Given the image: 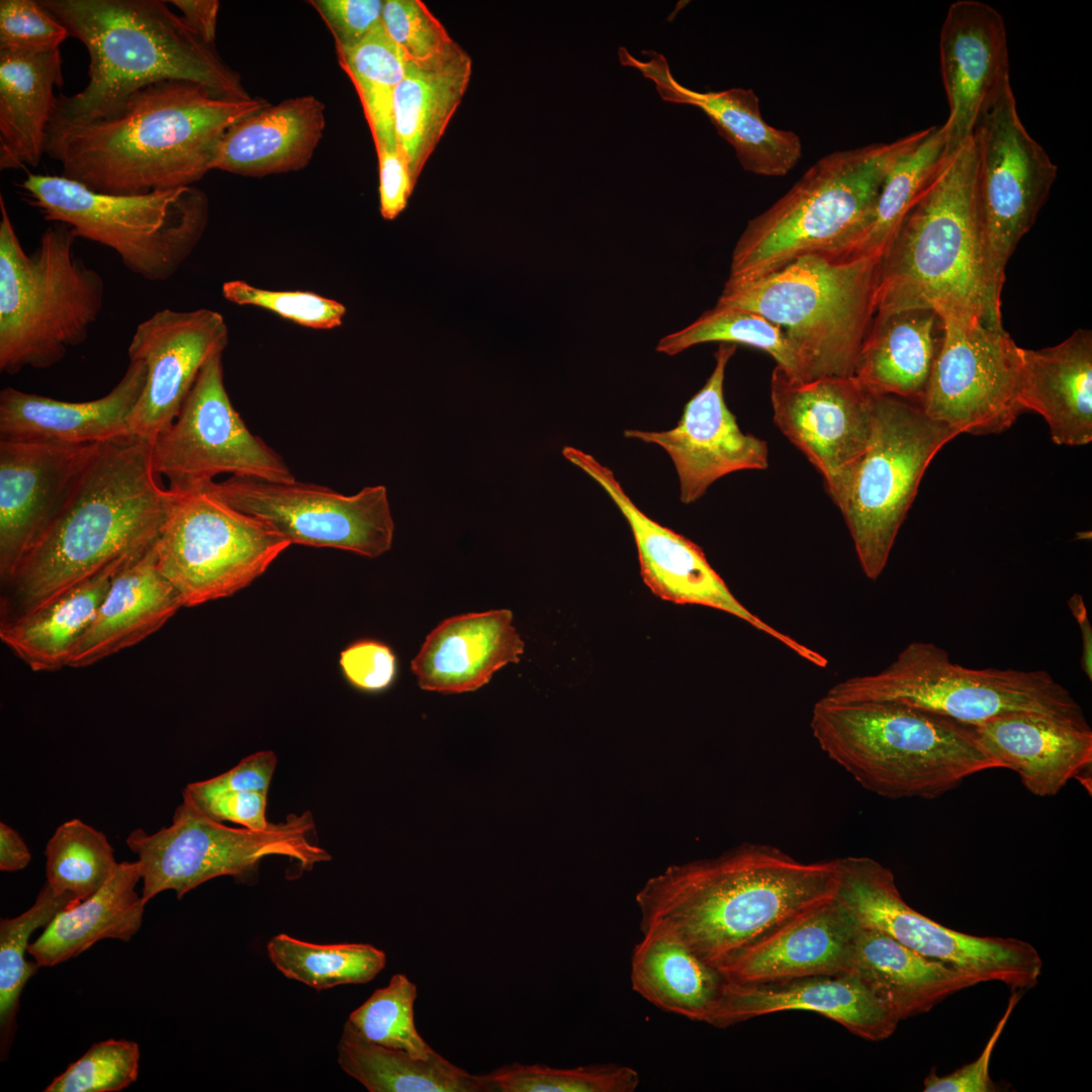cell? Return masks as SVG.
<instances>
[{
    "mask_svg": "<svg viewBox=\"0 0 1092 1092\" xmlns=\"http://www.w3.org/2000/svg\"><path fill=\"white\" fill-rule=\"evenodd\" d=\"M836 899L856 925L944 963L978 984L999 982L1014 991L1034 987L1042 961L1029 942L960 932L919 913L903 899L890 869L869 856L839 858Z\"/></svg>",
    "mask_w": 1092,
    "mask_h": 1092,
    "instance_id": "5bb4252c",
    "label": "cell"
},
{
    "mask_svg": "<svg viewBox=\"0 0 1092 1092\" xmlns=\"http://www.w3.org/2000/svg\"><path fill=\"white\" fill-rule=\"evenodd\" d=\"M193 802L220 822L231 821L254 830L265 829L271 823L266 818L267 793L224 791Z\"/></svg>",
    "mask_w": 1092,
    "mask_h": 1092,
    "instance_id": "94428289",
    "label": "cell"
},
{
    "mask_svg": "<svg viewBox=\"0 0 1092 1092\" xmlns=\"http://www.w3.org/2000/svg\"><path fill=\"white\" fill-rule=\"evenodd\" d=\"M854 930V921L835 897L790 919L718 970L736 984L848 974Z\"/></svg>",
    "mask_w": 1092,
    "mask_h": 1092,
    "instance_id": "83f0119b",
    "label": "cell"
},
{
    "mask_svg": "<svg viewBox=\"0 0 1092 1092\" xmlns=\"http://www.w3.org/2000/svg\"><path fill=\"white\" fill-rule=\"evenodd\" d=\"M176 497L153 468L149 441L129 436L100 443L4 584L2 620L143 556Z\"/></svg>",
    "mask_w": 1092,
    "mask_h": 1092,
    "instance_id": "7a4b0ae2",
    "label": "cell"
},
{
    "mask_svg": "<svg viewBox=\"0 0 1092 1092\" xmlns=\"http://www.w3.org/2000/svg\"><path fill=\"white\" fill-rule=\"evenodd\" d=\"M471 73L472 61L463 49L427 65L406 62L394 92L393 125L415 185L459 107Z\"/></svg>",
    "mask_w": 1092,
    "mask_h": 1092,
    "instance_id": "74e56055",
    "label": "cell"
},
{
    "mask_svg": "<svg viewBox=\"0 0 1092 1092\" xmlns=\"http://www.w3.org/2000/svg\"><path fill=\"white\" fill-rule=\"evenodd\" d=\"M379 171L380 213L386 220L396 218L406 207L415 184L407 164L396 149L376 150Z\"/></svg>",
    "mask_w": 1092,
    "mask_h": 1092,
    "instance_id": "6125c7cd",
    "label": "cell"
},
{
    "mask_svg": "<svg viewBox=\"0 0 1092 1092\" xmlns=\"http://www.w3.org/2000/svg\"><path fill=\"white\" fill-rule=\"evenodd\" d=\"M563 457L580 468L609 495L624 516L637 548L640 573L650 590L675 604L701 605L728 613L778 640L808 662L826 667L827 658L770 626L731 593L694 542L645 515L626 493L614 472L593 455L564 446Z\"/></svg>",
    "mask_w": 1092,
    "mask_h": 1092,
    "instance_id": "ffe728a7",
    "label": "cell"
},
{
    "mask_svg": "<svg viewBox=\"0 0 1092 1092\" xmlns=\"http://www.w3.org/2000/svg\"><path fill=\"white\" fill-rule=\"evenodd\" d=\"M152 464L175 493L201 490L222 473L295 480L283 458L245 425L223 380L222 353L199 372L174 422L151 443Z\"/></svg>",
    "mask_w": 1092,
    "mask_h": 1092,
    "instance_id": "e0dca14e",
    "label": "cell"
},
{
    "mask_svg": "<svg viewBox=\"0 0 1092 1092\" xmlns=\"http://www.w3.org/2000/svg\"><path fill=\"white\" fill-rule=\"evenodd\" d=\"M823 697L895 702L970 725L1020 712L1088 725L1080 704L1048 671L970 668L923 641L909 643L883 670L846 678Z\"/></svg>",
    "mask_w": 1092,
    "mask_h": 1092,
    "instance_id": "8fae6325",
    "label": "cell"
},
{
    "mask_svg": "<svg viewBox=\"0 0 1092 1092\" xmlns=\"http://www.w3.org/2000/svg\"><path fill=\"white\" fill-rule=\"evenodd\" d=\"M973 140L985 261L1001 294L1007 262L1046 201L1058 167L1023 125L1012 89L984 117Z\"/></svg>",
    "mask_w": 1092,
    "mask_h": 1092,
    "instance_id": "2e32d148",
    "label": "cell"
},
{
    "mask_svg": "<svg viewBox=\"0 0 1092 1092\" xmlns=\"http://www.w3.org/2000/svg\"><path fill=\"white\" fill-rule=\"evenodd\" d=\"M67 28L38 1H0V51L44 54L59 50Z\"/></svg>",
    "mask_w": 1092,
    "mask_h": 1092,
    "instance_id": "11a10c76",
    "label": "cell"
},
{
    "mask_svg": "<svg viewBox=\"0 0 1092 1092\" xmlns=\"http://www.w3.org/2000/svg\"><path fill=\"white\" fill-rule=\"evenodd\" d=\"M940 72L948 103L944 126L958 148L1010 91L1002 15L978 0L950 4L939 37Z\"/></svg>",
    "mask_w": 1092,
    "mask_h": 1092,
    "instance_id": "cb8c5ba5",
    "label": "cell"
},
{
    "mask_svg": "<svg viewBox=\"0 0 1092 1092\" xmlns=\"http://www.w3.org/2000/svg\"><path fill=\"white\" fill-rule=\"evenodd\" d=\"M1020 999V993L1015 991L1009 999L1007 1008L998 1021L995 1029L993 1030L988 1042L986 1043L981 1055L972 1063L967 1064L954 1072L938 1076L934 1072L924 1079L923 1091L924 1092H993L996 1091V1085L993 1083L989 1069L990 1061L995 1049V1045L1010 1017L1013 1009L1015 1008L1018 1000Z\"/></svg>",
    "mask_w": 1092,
    "mask_h": 1092,
    "instance_id": "91938a15",
    "label": "cell"
},
{
    "mask_svg": "<svg viewBox=\"0 0 1092 1092\" xmlns=\"http://www.w3.org/2000/svg\"><path fill=\"white\" fill-rule=\"evenodd\" d=\"M1019 402L1046 422L1053 442L1092 441V332L1078 329L1058 345L1020 347Z\"/></svg>",
    "mask_w": 1092,
    "mask_h": 1092,
    "instance_id": "1f68e13d",
    "label": "cell"
},
{
    "mask_svg": "<svg viewBox=\"0 0 1092 1092\" xmlns=\"http://www.w3.org/2000/svg\"><path fill=\"white\" fill-rule=\"evenodd\" d=\"M277 765L273 751H259L243 758L230 770L209 780L189 784L183 791L198 801L224 791L268 793Z\"/></svg>",
    "mask_w": 1092,
    "mask_h": 1092,
    "instance_id": "680465c9",
    "label": "cell"
},
{
    "mask_svg": "<svg viewBox=\"0 0 1092 1092\" xmlns=\"http://www.w3.org/2000/svg\"><path fill=\"white\" fill-rule=\"evenodd\" d=\"M100 443L0 440V577L5 584Z\"/></svg>",
    "mask_w": 1092,
    "mask_h": 1092,
    "instance_id": "d4e9b609",
    "label": "cell"
},
{
    "mask_svg": "<svg viewBox=\"0 0 1092 1092\" xmlns=\"http://www.w3.org/2000/svg\"><path fill=\"white\" fill-rule=\"evenodd\" d=\"M140 1048L131 1040L94 1043L49 1084L44 1092H117L138 1078Z\"/></svg>",
    "mask_w": 1092,
    "mask_h": 1092,
    "instance_id": "816d5d0a",
    "label": "cell"
},
{
    "mask_svg": "<svg viewBox=\"0 0 1092 1092\" xmlns=\"http://www.w3.org/2000/svg\"><path fill=\"white\" fill-rule=\"evenodd\" d=\"M735 351V345L718 347L711 375L686 403L674 428L661 432L624 431L627 438L666 451L677 473L684 504L698 500L712 483L729 473L768 466L766 442L744 434L725 402V370Z\"/></svg>",
    "mask_w": 1092,
    "mask_h": 1092,
    "instance_id": "603a6c76",
    "label": "cell"
},
{
    "mask_svg": "<svg viewBox=\"0 0 1092 1092\" xmlns=\"http://www.w3.org/2000/svg\"><path fill=\"white\" fill-rule=\"evenodd\" d=\"M291 544L377 558L391 548L394 522L384 485L346 495L323 485L231 476L204 488Z\"/></svg>",
    "mask_w": 1092,
    "mask_h": 1092,
    "instance_id": "ac0fdd59",
    "label": "cell"
},
{
    "mask_svg": "<svg viewBox=\"0 0 1092 1092\" xmlns=\"http://www.w3.org/2000/svg\"><path fill=\"white\" fill-rule=\"evenodd\" d=\"M880 260L803 255L755 278L727 279L716 304L780 326L799 357L802 380L852 377L877 311Z\"/></svg>",
    "mask_w": 1092,
    "mask_h": 1092,
    "instance_id": "52a82bcc",
    "label": "cell"
},
{
    "mask_svg": "<svg viewBox=\"0 0 1092 1092\" xmlns=\"http://www.w3.org/2000/svg\"><path fill=\"white\" fill-rule=\"evenodd\" d=\"M229 343L224 317L209 308H163L141 322L127 348L147 367L144 390L130 418L132 436L152 443L177 418L206 362Z\"/></svg>",
    "mask_w": 1092,
    "mask_h": 1092,
    "instance_id": "7402d4cb",
    "label": "cell"
},
{
    "mask_svg": "<svg viewBox=\"0 0 1092 1092\" xmlns=\"http://www.w3.org/2000/svg\"><path fill=\"white\" fill-rule=\"evenodd\" d=\"M810 727L830 760L867 791L892 800L934 799L999 767L974 725L900 703L822 697Z\"/></svg>",
    "mask_w": 1092,
    "mask_h": 1092,
    "instance_id": "8992f818",
    "label": "cell"
},
{
    "mask_svg": "<svg viewBox=\"0 0 1092 1092\" xmlns=\"http://www.w3.org/2000/svg\"><path fill=\"white\" fill-rule=\"evenodd\" d=\"M269 104L231 99L183 81L146 86L106 114L50 125L46 154L61 176L107 194L192 186L212 170L224 132Z\"/></svg>",
    "mask_w": 1092,
    "mask_h": 1092,
    "instance_id": "6da1fadb",
    "label": "cell"
},
{
    "mask_svg": "<svg viewBox=\"0 0 1092 1092\" xmlns=\"http://www.w3.org/2000/svg\"><path fill=\"white\" fill-rule=\"evenodd\" d=\"M945 126H930L928 134L888 171L872 212L841 258L881 257L910 209L956 150Z\"/></svg>",
    "mask_w": 1092,
    "mask_h": 1092,
    "instance_id": "7bdbcfd3",
    "label": "cell"
},
{
    "mask_svg": "<svg viewBox=\"0 0 1092 1092\" xmlns=\"http://www.w3.org/2000/svg\"><path fill=\"white\" fill-rule=\"evenodd\" d=\"M513 620L511 610L497 609L442 621L411 662L420 688L442 694L473 692L507 664L518 663L525 643Z\"/></svg>",
    "mask_w": 1092,
    "mask_h": 1092,
    "instance_id": "4dcf8cb0",
    "label": "cell"
},
{
    "mask_svg": "<svg viewBox=\"0 0 1092 1092\" xmlns=\"http://www.w3.org/2000/svg\"><path fill=\"white\" fill-rule=\"evenodd\" d=\"M336 52L357 90L375 149H396L393 98L405 72L403 53L381 21L361 41Z\"/></svg>",
    "mask_w": 1092,
    "mask_h": 1092,
    "instance_id": "ee69618b",
    "label": "cell"
},
{
    "mask_svg": "<svg viewBox=\"0 0 1092 1092\" xmlns=\"http://www.w3.org/2000/svg\"><path fill=\"white\" fill-rule=\"evenodd\" d=\"M291 543L206 489L177 493L154 544L157 567L183 607L233 596Z\"/></svg>",
    "mask_w": 1092,
    "mask_h": 1092,
    "instance_id": "9a60e30c",
    "label": "cell"
},
{
    "mask_svg": "<svg viewBox=\"0 0 1092 1092\" xmlns=\"http://www.w3.org/2000/svg\"><path fill=\"white\" fill-rule=\"evenodd\" d=\"M30 859V851L19 833L0 822V870L17 872L23 870Z\"/></svg>",
    "mask_w": 1092,
    "mask_h": 1092,
    "instance_id": "e7e4bbea",
    "label": "cell"
},
{
    "mask_svg": "<svg viewBox=\"0 0 1092 1092\" xmlns=\"http://www.w3.org/2000/svg\"><path fill=\"white\" fill-rule=\"evenodd\" d=\"M873 395L872 437L837 508L864 575L876 580L928 465L960 434L913 402Z\"/></svg>",
    "mask_w": 1092,
    "mask_h": 1092,
    "instance_id": "7c38bea8",
    "label": "cell"
},
{
    "mask_svg": "<svg viewBox=\"0 0 1092 1092\" xmlns=\"http://www.w3.org/2000/svg\"><path fill=\"white\" fill-rule=\"evenodd\" d=\"M0 214V371L47 369L88 339L105 283L75 254L68 225H49L27 253L2 195Z\"/></svg>",
    "mask_w": 1092,
    "mask_h": 1092,
    "instance_id": "9c48e42d",
    "label": "cell"
},
{
    "mask_svg": "<svg viewBox=\"0 0 1092 1092\" xmlns=\"http://www.w3.org/2000/svg\"><path fill=\"white\" fill-rule=\"evenodd\" d=\"M341 1069L369 1092H488L484 1075H473L435 1052L428 1060L374 1043L347 1021L338 1043Z\"/></svg>",
    "mask_w": 1092,
    "mask_h": 1092,
    "instance_id": "b9f144b4",
    "label": "cell"
},
{
    "mask_svg": "<svg viewBox=\"0 0 1092 1092\" xmlns=\"http://www.w3.org/2000/svg\"><path fill=\"white\" fill-rule=\"evenodd\" d=\"M417 995V985L405 975L395 974L387 986L376 989L351 1012L347 1022L374 1043L428 1060L436 1051L416 1028L414 1004Z\"/></svg>",
    "mask_w": 1092,
    "mask_h": 1092,
    "instance_id": "f907efd6",
    "label": "cell"
},
{
    "mask_svg": "<svg viewBox=\"0 0 1092 1092\" xmlns=\"http://www.w3.org/2000/svg\"><path fill=\"white\" fill-rule=\"evenodd\" d=\"M312 814H290L262 830L234 828L203 812L186 794L176 808L172 823L149 834L141 828L125 839L138 855L143 893L147 904L164 891H174L178 899L214 878H243L255 872L268 855L296 860L304 871L331 860L330 853L312 843Z\"/></svg>",
    "mask_w": 1092,
    "mask_h": 1092,
    "instance_id": "4fadbf2b",
    "label": "cell"
},
{
    "mask_svg": "<svg viewBox=\"0 0 1092 1092\" xmlns=\"http://www.w3.org/2000/svg\"><path fill=\"white\" fill-rule=\"evenodd\" d=\"M943 337L919 406L959 434L1009 429L1019 402L1020 347L1003 327L945 317Z\"/></svg>",
    "mask_w": 1092,
    "mask_h": 1092,
    "instance_id": "d6986e66",
    "label": "cell"
},
{
    "mask_svg": "<svg viewBox=\"0 0 1092 1092\" xmlns=\"http://www.w3.org/2000/svg\"><path fill=\"white\" fill-rule=\"evenodd\" d=\"M38 2L89 55L87 85L73 95L57 96L50 125L98 118L135 91L162 81L195 83L231 99L251 98L214 44L205 42L167 1Z\"/></svg>",
    "mask_w": 1092,
    "mask_h": 1092,
    "instance_id": "277c9868",
    "label": "cell"
},
{
    "mask_svg": "<svg viewBox=\"0 0 1092 1092\" xmlns=\"http://www.w3.org/2000/svg\"><path fill=\"white\" fill-rule=\"evenodd\" d=\"M180 12L186 23L207 43L214 44L219 3L216 0L168 1Z\"/></svg>",
    "mask_w": 1092,
    "mask_h": 1092,
    "instance_id": "be15d7a7",
    "label": "cell"
},
{
    "mask_svg": "<svg viewBox=\"0 0 1092 1092\" xmlns=\"http://www.w3.org/2000/svg\"><path fill=\"white\" fill-rule=\"evenodd\" d=\"M19 187L47 220L111 249L130 273L151 282L178 271L208 221V199L194 186L107 194L61 175L29 174Z\"/></svg>",
    "mask_w": 1092,
    "mask_h": 1092,
    "instance_id": "30bf717a",
    "label": "cell"
},
{
    "mask_svg": "<svg viewBox=\"0 0 1092 1092\" xmlns=\"http://www.w3.org/2000/svg\"><path fill=\"white\" fill-rule=\"evenodd\" d=\"M943 337L931 309L876 312L858 351L852 377L867 392L920 404Z\"/></svg>",
    "mask_w": 1092,
    "mask_h": 1092,
    "instance_id": "e575fe53",
    "label": "cell"
},
{
    "mask_svg": "<svg viewBox=\"0 0 1092 1092\" xmlns=\"http://www.w3.org/2000/svg\"><path fill=\"white\" fill-rule=\"evenodd\" d=\"M43 853L46 883L57 894L80 901L103 887L119 863L105 834L80 819L61 824Z\"/></svg>",
    "mask_w": 1092,
    "mask_h": 1092,
    "instance_id": "c3c4849f",
    "label": "cell"
},
{
    "mask_svg": "<svg viewBox=\"0 0 1092 1092\" xmlns=\"http://www.w3.org/2000/svg\"><path fill=\"white\" fill-rule=\"evenodd\" d=\"M222 293L236 304L261 307L315 330L338 328L346 314L343 303L309 291L268 290L242 280H233L223 284Z\"/></svg>",
    "mask_w": 1092,
    "mask_h": 1092,
    "instance_id": "db71d44e",
    "label": "cell"
},
{
    "mask_svg": "<svg viewBox=\"0 0 1092 1092\" xmlns=\"http://www.w3.org/2000/svg\"><path fill=\"white\" fill-rule=\"evenodd\" d=\"M929 129L819 159L747 222L734 247L728 279L755 278L807 254L842 252L866 224L888 171Z\"/></svg>",
    "mask_w": 1092,
    "mask_h": 1092,
    "instance_id": "ba28073f",
    "label": "cell"
},
{
    "mask_svg": "<svg viewBox=\"0 0 1092 1092\" xmlns=\"http://www.w3.org/2000/svg\"><path fill=\"white\" fill-rule=\"evenodd\" d=\"M631 957L633 990L654 1006L708 1023L727 982L669 930L652 926Z\"/></svg>",
    "mask_w": 1092,
    "mask_h": 1092,
    "instance_id": "ab89813d",
    "label": "cell"
},
{
    "mask_svg": "<svg viewBox=\"0 0 1092 1092\" xmlns=\"http://www.w3.org/2000/svg\"><path fill=\"white\" fill-rule=\"evenodd\" d=\"M1069 609L1078 623L1081 633L1082 653L1080 665L1088 677L1092 679V628L1088 617L1087 608L1082 595L1074 594L1068 601Z\"/></svg>",
    "mask_w": 1092,
    "mask_h": 1092,
    "instance_id": "03108f58",
    "label": "cell"
},
{
    "mask_svg": "<svg viewBox=\"0 0 1092 1092\" xmlns=\"http://www.w3.org/2000/svg\"><path fill=\"white\" fill-rule=\"evenodd\" d=\"M770 400L775 424L822 475L838 507L872 437L874 395L851 376L802 380L776 366Z\"/></svg>",
    "mask_w": 1092,
    "mask_h": 1092,
    "instance_id": "44dd1931",
    "label": "cell"
},
{
    "mask_svg": "<svg viewBox=\"0 0 1092 1092\" xmlns=\"http://www.w3.org/2000/svg\"><path fill=\"white\" fill-rule=\"evenodd\" d=\"M60 49L44 54L0 51V169L36 167L63 85Z\"/></svg>",
    "mask_w": 1092,
    "mask_h": 1092,
    "instance_id": "8d00e7d4",
    "label": "cell"
},
{
    "mask_svg": "<svg viewBox=\"0 0 1092 1092\" xmlns=\"http://www.w3.org/2000/svg\"><path fill=\"white\" fill-rule=\"evenodd\" d=\"M146 377V364L129 361L107 394L81 402L5 387L0 392V440L87 444L132 436L129 418Z\"/></svg>",
    "mask_w": 1092,
    "mask_h": 1092,
    "instance_id": "f1b7e54d",
    "label": "cell"
},
{
    "mask_svg": "<svg viewBox=\"0 0 1092 1092\" xmlns=\"http://www.w3.org/2000/svg\"><path fill=\"white\" fill-rule=\"evenodd\" d=\"M848 974L899 1022L926 1013L947 997L978 984L960 970L856 924Z\"/></svg>",
    "mask_w": 1092,
    "mask_h": 1092,
    "instance_id": "d590c367",
    "label": "cell"
},
{
    "mask_svg": "<svg viewBox=\"0 0 1092 1092\" xmlns=\"http://www.w3.org/2000/svg\"><path fill=\"white\" fill-rule=\"evenodd\" d=\"M115 572L98 574L19 616L2 620L1 641L34 671L68 666Z\"/></svg>",
    "mask_w": 1092,
    "mask_h": 1092,
    "instance_id": "60d3db41",
    "label": "cell"
},
{
    "mask_svg": "<svg viewBox=\"0 0 1092 1092\" xmlns=\"http://www.w3.org/2000/svg\"><path fill=\"white\" fill-rule=\"evenodd\" d=\"M999 767L1015 771L1031 794L1056 796L1092 763V730L1050 715L1020 712L974 725Z\"/></svg>",
    "mask_w": 1092,
    "mask_h": 1092,
    "instance_id": "f546056e",
    "label": "cell"
},
{
    "mask_svg": "<svg viewBox=\"0 0 1092 1092\" xmlns=\"http://www.w3.org/2000/svg\"><path fill=\"white\" fill-rule=\"evenodd\" d=\"M839 882V858L802 861L778 846L745 842L668 867L635 900L641 930L663 927L718 969L790 919L835 898Z\"/></svg>",
    "mask_w": 1092,
    "mask_h": 1092,
    "instance_id": "3957f363",
    "label": "cell"
},
{
    "mask_svg": "<svg viewBox=\"0 0 1092 1092\" xmlns=\"http://www.w3.org/2000/svg\"><path fill=\"white\" fill-rule=\"evenodd\" d=\"M484 1078L491 1091L500 1092H633L640 1084L635 1069L616 1063L574 1068L514 1063Z\"/></svg>",
    "mask_w": 1092,
    "mask_h": 1092,
    "instance_id": "681fc988",
    "label": "cell"
},
{
    "mask_svg": "<svg viewBox=\"0 0 1092 1092\" xmlns=\"http://www.w3.org/2000/svg\"><path fill=\"white\" fill-rule=\"evenodd\" d=\"M794 1010L815 1012L871 1041L887 1039L899 1023L855 976L842 974L766 984L727 981L708 1024L722 1028Z\"/></svg>",
    "mask_w": 1092,
    "mask_h": 1092,
    "instance_id": "4316f807",
    "label": "cell"
},
{
    "mask_svg": "<svg viewBox=\"0 0 1092 1092\" xmlns=\"http://www.w3.org/2000/svg\"><path fill=\"white\" fill-rule=\"evenodd\" d=\"M267 952L286 978L317 991L368 983L386 965L385 952L368 943L315 944L285 933L270 939Z\"/></svg>",
    "mask_w": 1092,
    "mask_h": 1092,
    "instance_id": "f6af8a7d",
    "label": "cell"
},
{
    "mask_svg": "<svg viewBox=\"0 0 1092 1092\" xmlns=\"http://www.w3.org/2000/svg\"><path fill=\"white\" fill-rule=\"evenodd\" d=\"M341 670L354 688L368 693L386 690L393 682L397 663L389 646L376 640H359L340 654Z\"/></svg>",
    "mask_w": 1092,
    "mask_h": 1092,
    "instance_id": "9f6ffc18",
    "label": "cell"
},
{
    "mask_svg": "<svg viewBox=\"0 0 1092 1092\" xmlns=\"http://www.w3.org/2000/svg\"><path fill=\"white\" fill-rule=\"evenodd\" d=\"M973 136L947 158L880 260L877 311L925 308L1002 327L978 218Z\"/></svg>",
    "mask_w": 1092,
    "mask_h": 1092,
    "instance_id": "5b68a950",
    "label": "cell"
},
{
    "mask_svg": "<svg viewBox=\"0 0 1092 1092\" xmlns=\"http://www.w3.org/2000/svg\"><path fill=\"white\" fill-rule=\"evenodd\" d=\"M139 861H121L96 893L60 911L28 945L39 967H54L87 950L99 940L128 941L143 923L145 901L135 887Z\"/></svg>",
    "mask_w": 1092,
    "mask_h": 1092,
    "instance_id": "f35d334b",
    "label": "cell"
},
{
    "mask_svg": "<svg viewBox=\"0 0 1092 1092\" xmlns=\"http://www.w3.org/2000/svg\"><path fill=\"white\" fill-rule=\"evenodd\" d=\"M325 124V106L314 96L268 105L224 132L212 170L260 177L302 169L312 158Z\"/></svg>",
    "mask_w": 1092,
    "mask_h": 1092,
    "instance_id": "836d02e7",
    "label": "cell"
},
{
    "mask_svg": "<svg viewBox=\"0 0 1092 1092\" xmlns=\"http://www.w3.org/2000/svg\"><path fill=\"white\" fill-rule=\"evenodd\" d=\"M182 607L178 593L157 567L153 545L113 574L68 667H87L140 643L161 629Z\"/></svg>",
    "mask_w": 1092,
    "mask_h": 1092,
    "instance_id": "d6a6232c",
    "label": "cell"
},
{
    "mask_svg": "<svg viewBox=\"0 0 1092 1092\" xmlns=\"http://www.w3.org/2000/svg\"><path fill=\"white\" fill-rule=\"evenodd\" d=\"M710 342L759 349L790 376L802 379L799 357L784 330L764 316L741 308L716 304L688 327L662 337L656 351L674 356Z\"/></svg>",
    "mask_w": 1092,
    "mask_h": 1092,
    "instance_id": "7dc6e473",
    "label": "cell"
},
{
    "mask_svg": "<svg viewBox=\"0 0 1092 1092\" xmlns=\"http://www.w3.org/2000/svg\"><path fill=\"white\" fill-rule=\"evenodd\" d=\"M69 894H57L44 883L33 905L19 916L0 921V1056H8L16 1029L20 997L37 963L25 960L29 937L46 927L63 909L79 902Z\"/></svg>",
    "mask_w": 1092,
    "mask_h": 1092,
    "instance_id": "bcb514c9",
    "label": "cell"
},
{
    "mask_svg": "<svg viewBox=\"0 0 1092 1092\" xmlns=\"http://www.w3.org/2000/svg\"><path fill=\"white\" fill-rule=\"evenodd\" d=\"M642 53L648 60L640 61L620 47L618 58L621 65L638 70L653 82L663 101L701 109L718 133L733 147L743 170L760 176L780 177L796 167L803 150L800 136L793 130L768 124L752 89L695 91L674 79L663 55L654 51Z\"/></svg>",
    "mask_w": 1092,
    "mask_h": 1092,
    "instance_id": "484cf974",
    "label": "cell"
},
{
    "mask_svg": "<svg viewBox=\"0 0 1092 1092\" xmlns=\"http://www.w3.org/2000/svg\"><path fill=\"white\" fill-rule=\"evenodd\" d=\"M381 22L407 63L427 65L462 49L421 0H386Z\"/></svg>",
    "mask_w": 1092,
    "mask_h": 1092,
    "instance_id": "f5cc1de1",
    "label": "cell"
},
{
    "mask_svg": "<svg viewBox=\"0 0 1092 1092\" xmlns=\"http://www.w3.org/2000/svg\"><path fill=\"white\" fill-rule=\"evenodd\" d=\"M332 32L336 48H348L361 41L380 21L381 0L309 1Z\"/></svg>",
    "mask_w": 1092,
    "mask_h": 1092,
    "instance_id": "6f0895ef",
    "label": "cell"
}]
</instances>
